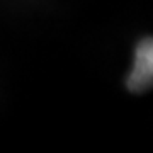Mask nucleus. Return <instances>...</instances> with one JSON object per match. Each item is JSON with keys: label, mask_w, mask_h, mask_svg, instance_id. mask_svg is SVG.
Instances as JSON below:
<instances>
[{"label": "nucleus", "mask_w": 153, "mask_h": 153, "mask_svg": "<svg viewBox=\"0 0 153 153\" xmlns=\"http://www.w3.org/2000/svg\"><path fill=\"white\" fill-rule=\"evenodd\" d=\"M153 82V43L152 39H143L136 49L134 68L128 78V88L133 92H143L152 87Z\"/></svg>", "instance_id": "obj_1"}]
</instances>
